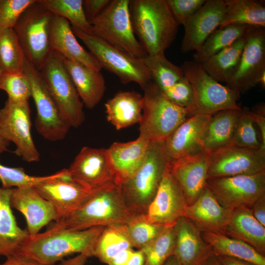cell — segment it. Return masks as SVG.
<instances>
[{"label": "cell", "mask_w": 265, "mask_h": 265, "mask_svg": "<svg viewBox=\"0 0 265 265\" xmlns=\"http://www.w3.org/2000/svg\"><path fill=\"white\" fill-rule=\"evenodd\" d=\"M150 143L138 137L128 142H114L107 149L117 185L120 186L138 169L146 157Z\"/></svg>", "instance_id": "26"}, {"label": "cell", "mask_w": 265, "mask_h": 265, "mask_svg": "<svg viewBox=\"0 0 265 265\" xmlns=\"http://www.w3.org/2000/svg\"><path fill=\"white\" fill-rule=\"evenodd\" d=\"M224 1L226 8L220 27L231 25L265 27L264 1L257 0Z\"/></svg>", "instance_id": "34"}, {"label": "cell", "mask_w": 265, "mask_h": 265, "mask_svg": "<svg viewBox=\"0 0 265 265\" xmlns=\"http://www.w3.org/2000/svg\"><path fill=\"white\" fill-rule=\"evenodd\" d=\"M108 121L117 130L140 122L143 96L134 91H120L105 104Z\"/></svg>", "instance_id": "29"}, {"label": "cell", "mask_w": 265, "mask_h": 265, "mask_svg": "<svg viewBox=\"0 0 265 265\" xmlns=\"http://www.w3.org/2000/svg\"><path fill=\"white\" fill-rule=\"evenodd\" d=\"M129 10L133 32L147 54H164L179 26L166 0H130Z\"/></svg>", "instance_id": "3"}, {"label": "cell", "mask_w": 265, "mask_h": 265, "mask_svg": "<svg viewBox=\"0 0 265 265\" xmlns=\"http://www.w3.org/2000/svg\"><path fill=\"white\" fill-rule=\"evenodd\" d=\"M105 227L73 230L53 225L47 231L29 236L16 253L43 265H54L74 253L93 256L95 247Z\"/></svg>", "instance_id": "1"}, {"label": "cell", "mask_w": 265, "mask_h": 265, "mask_svg": "<svg viewBox=\"0 0 265 265\" xmlns=\"http://www.w3.org/2000/svg\"><path fill=\"white\" fill-rule=\"evenodd\" d=\"M144 255L141 250H134L127 265H144Z\"/></svg>", "instance_id": "55"}, {"label": "cell", "mask_w": 265, "mask_h": 265, "mask_svg": "<svg viewBox=\"0 0 265 265\" xmlns=\"http://www.w3.org/2000/svg\"><path fill=\"white\" fill-rule=\"evenodd\" d=\"M49 176H30L22 167H7L0 163V181L4 188L34 186Z\"/></svg>", "instance_id": "44"}, {"label": "cell", "mask_w": 265, "mask_h": 265, "mask_svg": "<svg viewBox=\"0 0 265 265\" xmlns=\"http://www.w3.org/2000/svg\"><path fill=\"white\" fill-rule=\"evenodd\" d=\"M67 169L75 180L91 190L115 183L107 149L83 147Z\"/></svg>", "instance_id": "18"}, {"label": "cell", "mask_w": 265, "mask_h": 265, "mask_svg": "<svg viewBox=\"0 0 265 265\" xmlns=\"http://www.w3.org/2000/svg\"><path fill=\"white\" fill-rule=\"evenodd\" d=\"M212 115L195 114L187 118L163 141L169 164L204 150V139Z\"/></svg>", "instance_id": "19"}, {"label": "cell", "mask_w": 265, "mask_h": 265, "mask_svg": "<svg viewBox=\"0 0 265 265\" xmlns=\"http://www.w3.org/2000/svg\"><path fill=\"white\" fill-rule=\"evenodd\" d=\"M187 206L182 187L168 164L156 195L143 217L154 224L172 226L184 216Z\"/></svg>", "instance_id": "17"}, {"label": "cell", "mask_w": 265, "mask_h": 265, "mask_svg": "<svg viewBox=\"0 0 265 265\" xmlns=\"http://www.w3.org/2000/svg\"><path fill=\"white\" fill-rule=\"evenodd\" d=\"M11 188L0 186V256L16 253L29 237L17 224L10 203Z\"/></svg>", "instance_id": "30"}, {"label": "cell", "mask_w": 265, "mask_h": 265, "mask_svg": "<svg viewBox=\"0 0 265 265\" xmlns=\"http://www.w3.org/2000/svg\"><path fill=\"white\" fill-rule=\"evenodd\" d=\"M51 50L62 57L100 71L102 69L95 57L78 41L70 23L65 18L53 15L50 24Z\"/></svg>", "instance_id": "24"}, {"label": "cell", "mask_w": 265, "mask_h": 265, "mask_svg": "<svg viewBox=\"0 0 265 265\" xmlns=\"http://www.w3.org/2000/svg\"><path fill=\"white\" fill-rule=\"evenodd\" d=\"M53 15L36 0L22 14L13 28L25 58L38 71L52 51L50 32Z\"/></svg>", "instance_id": "10"}, {"label": "cell", "mask_w": 265, "mask_h": 265, "mask_svg": "<svg viewBox=\"0 0 265 265\" xmlns=\"http://www.w3.org/2000/svg\"><path fill=\"white\" fill-rule=\"evenodd\" d=\"M25 59L13 28L0 29V69L2 73L23 71Z\"/></svg>", "instance_id": "36"}, {"label": "cell", "mask_w": 265, "mask_h": 265, "mask_svg": "<svg viewBox=\"0 0 265 265\" xmlns=\"http://www.w3.org/2000/svg\"><path fill=\"white\" fill-rule=\"evenodd\" d=\"M232 211L222 207L206 186L197 200L187 207L184 216L201 232L225 235Z\"/></svg>", "instance_id": "22"}, {"label": "cell", "mask_w": 265, "mask_h": 265, "mask_svg": "<svg viewBox=\"0 0 265 265\" xmlns=\"http://www.w3.org/2000/svg\"><path fill=\"white\" fill-rule=\"evenodd\" d=\"M248 26L231 25L215 30L193 54V60L202 64L244 35Z\"/></svg>", "instance_id": "35"}, {"label": "cell", "mask_w": 265, "mask_h": 265, "mask_svg": "<svg viewBox=\"0 0 265 265\" xmlns=\"http://www.w3.org/2000/svg\"><path fill=\"white\" fill-rule=\"evenodd\" d=\"M265 171V150L230 144L211 152L207 179Z\"/></svg>", "instance_id": "14"}, {"label": "cell", "mask_w": 265, "mask_h": 265, "mask_svg": "<svg viewBox=\"0 0 265 265\" xmlns=\"http://www.w3.org/2000/svg\"><path fill=\"white\" fill-rule=\"evenodd\" d=\"M143 90L138 137L149 142L165 140L189 117L188 111L171 102L153 80Z\"/></svg>", "instance_id": "5"}, {"label": "cell", "mask_w": 265, "mask_h": 265, "mask_svg": "<svg viewBox=\"0 0 265 265\" xmlns=\"http://www.w3.org/2000/svg\"><path fill=\"white\" fill-rule=\"evenodd\" d=\"M130 0H111L105 9L90 23L91 35L138 59L147 53L136 39L129 10Z\"/></svg>", "instance_id": "7"}, {"label": "cell", "mask_w": 265, "mask_h": 265, "mask_svg": "<svg viewBox=\"0 0 265 265\" xmlns=\"http://www.w3.org/2000/svg\"><path fill=\"white\" fill-rule=\"evenodd\" d=\"M130 248L132 247L120 225L106 227L98 239L93 256L107 264L121 252Z\"/></svg>", "instance_id": "40"}, {"label": "cell", "mask_w": 265, "mask_h": 265, "mask_svg": "<svg viewBox=\"0 0 265 265\" xmlns=\"http://www.w3.org/2000/svg\"><path fill=\"white\" fill-rule=\"evenodd\" d=\"M37 191L50 202L56 209L59 219L81 207L93 190L75 180L67 169H64L34 186Z\"/></svg>", "instance_id": "16"}, {"label": "cell", "mask_w": 265, "mask_h": 265, "mask_svg": "<svg viewBox=\"0 0 265 265\" xmlns=\"http://www.w3.org/2000/svg\"><path fill=\"white\" fill-rule=\"evenodd\" d=\"M111 0H84L83 8L85 17L90 23L108 5Z\"/></svg>", "instance_id": "48"}, {"label": "cell", "mask_w": 265, "mask_h": 265, "mask_svg": "<svg viewBox=\"0 0 265 265\" xmlns=\"http://www.w3.org/2000/svg\"><path fill=\"white\" fill-rule=\"evenodd\" d=\"M62 58L83 105L88 109L94 108L101 101L106 91L103 75L99 71L62 56Z\"/></svg>", "instance_id": "27"}, {"label": "cell", "mask_w": 265, "mask_h": 265, "mask_svg": "<svg viewBox=\"0 0 265 265\" xmlns=\"http://www.w3.org/2000/svg\"><path fill=\"white\" fill-rule=\"evenodd\" d=\"M53 15L66 19L72 26L91 34L92 25L87 20L82 0H38Z\"/></svg>", "instance_id": "39"}, {"label": "cell", "mask_w": 265, "mask_h": 265, "mask_svg": "<svg viewBox=\"0 0 265 265\" xmlns=\"http://www.w3.org/2000/svg\"><path fill=\"white\" fill-rule=\"evenodd\" d=\"M120 226L132 248L138 250L153 242L167 227L151 223L144 219L143 215L134 216Z\"/></svg>", "instance_id": "38"}, {"label": "cell", "mask_w": 265, "mask_h": 265, "mask_svg": "<svg viewBox=\"0 0 265 265\" xmlns=\"http://www.w3.org/2000/svg\"><path fill=\"white\" fill-rule=\"evenodd\" d=\"M244 35L246 42L238 68L226 83L239 94L259 84L265 73V27L248 26Z\"/></svg>", "instance_id": "15"}, {"label": "cell", "mask_w": 265, "mask_h": 265, "mask_svg": "<svg viewBox=\"0 0 265 265\" xmlns=\"http://www.w3.org/2000/svg\"><path fill=\"white\" fill-rule=\"evenodd\" d=\"M210 153L204 150L195 155L168 163L182 187L188 206L197 200L206 186Z\"/></svg>", "instance_id": "23"}, {"label": "cell", "mask_w": 265, "mask_h": 265, "mask_svg": "<svg viewBox=\"0 0 265 265\" xmlns=\"http://www.w3.org/2000/svg\"><path fill=\"white\" fill-rule=\"evenodd\" d=\"M88 257L81 254L67 260L63 259L57 265H85Z\"/></svg>", "instance_id": "54"}, {"label": "cell", "mask_w": 265, "mask_h": 265, "mask_svg": "<svg viewBox=\"0 0 265 265\" xmlns=\"http://www.w3.org/2000/svg\"><path fill=\"white\" fill-rule=\"evenodd\" d=\"M11 208L25 217L29 236H34L51 221L59 219L52 204L44 198L34 186L11 188L10 196Z\"/></svg>", "instance_id": "20"}, {"label": "cell", "mask_w": 265, "mask_h": 265, "mask_svg": "<svg viewBox=\"0 0 265 265\" xmlns=\"http://www.w3.org/2000/svg\"><path fill=\"white\" fill-rule=\"evenodd\" d=\"M255 124L259 129L260 139L264 149H265V105L260 104L256 106L254 111H248Z\"/></svg>", "instance_id": "49"}, {"label": "cell", "mask_w": 265, "mask_h": 265, "mask_svg": "<svg viewBox=\"0 0 265 265\" xmlns=\"http://www.w3.org/2000/svg\"><path fill=\"white\" fill-rule=\"evenodd\" d=\"M0 89L8 95V100L15 102H28L31 97L30 80L24 71L2 73L0 76Z\"/></svg>", "instance_id": "42"}, {"label": "cell", "mask_w": 265, "mask_h": 265, "mask_svg": "<svg viewBox=\"0 0 265 265\" xmlns=\"http://www.w3.org/2000/svg\"><path fill=\"white\" fill-rule=\"evenodd\" d=\"M133 216L125 203L120 186L113 183L94 189L81 207L53 225L83 230L124 225Z\"/></svg>", "instance_id": "2"}, {"label": "cell", "mask_w": 265, "mask_h": 265, "mask_svg": "<svg viewBox=\"0 0 265 265\" xmlns=\"http://www.w3.org/2000/svg\"><path fill=\"white\" fill-rule=\"evenodd\" d=\"M163 265H181L176 256L174 254L171 256Z\"/></svg>", "instance_id": "58"}, {"label": "cell", "mask_w": 265, "mask_h": 265, "mask_svg": "<svg viewBox=\"0 0 265 265\" xmlns=\"http://www.w3.org/2000/svg\"><path fill=\"white\" fill-rule=\"evenodd\" d=\"M231 144L244 148L265 150L259 138L255 124L247 110H242Z\"/></svg>", "instance_id": "43"}, {"label": "cell", "mask_w": 265, "mask_h": 265, "mask_svg": "<svg viewBox=\"0 0 265 265\" xmlns=\"http://www.w3.org/2000/svg\"><path fill=\"white\" fill-rule=\"evenodd\" d=\"M249 209L254 217L265 227V195L255 201Z\"/></svg>", "instance_id": "51"}, {"label": "cell", "mask_w": 265, "mask_h": 265, "mask_svg": "<svg viewBox=\"0 0 265 265\" xmlns=\"http://www.w3.org/2000/svg\"><path fill=\"white\" fill-rule=\"evenodd\" d=\"M245 42L244 34L201 64L202 67L217 81L227 83L238 68Z\"/></svg>", "instance_id": "32"}, {"label": "cell", "mask_w": 265, "mask_h": 265, "mask_svg": "<svg viewBox=\"0 0 265 265\" xmlns=\"http://www.w3.org/2000/svg\"><path fill=\"white\" fill-rule=\"evenodd\" d=\"M72 30L102 68L115 75L123 84L137 83L144 89L152 79L141 59L133 57L101 39L72 26Z\"/></svg>", "instance_id": "8"}, {"label": "cell", "mask_w": 265, "mask_h": 265, "mask_svg": "<svg viewBox=\"0 0 265 265\" xmlns=\"http://www.w3.org/2000/svg\"><path fill=\"white\" fill-rule=\"evenodd\" d=\"M0 265H43L38 261L27 256L15 253L6 257Z\"/></svg>", "instance_id": "50"}, {"label": "cell", "mask_w": 265, "mask_h": 265, "mask_svg": "<svg viewBox=\"0 0 265 265\" xmlns=\"http://www.w3.org/2000/svg\"><path fill=\"white\" fill-rule=\"evenodd\" d=\"M222 265H258L243 260L227 256H218Z\"/></svg>", "instance_id": "53"}, {"label": "cell", "mask_w": 265, "mask_h": 265, "mask_svg": "<svg viewBox=\"0 0 265 265\" xmlns=\"http://www.w3.org/2000/svg\"><path fill=\"white\" fill-rule=\"evenodd\" d=\"M177 22L184 25L204 4L206 0H166Z\"/></svg>", "instance_id": "47"}, {"label": "cell", "mask_w": 265, "mask_h": 265, "mask_svg": "<svg viewBox=\"0 0 265 265\" xmlns=\"http://www.w3.org/2000/svg\"><path fill=\"white\" fill-rule=\"evenodd\" d=\"M2 74V72L1 71V70L0 69V76H1V75Z\"/></svg>", "instance_id": "59"}, {"label": "cell", "mask_w": 265, "mask_h": 265, "mask_svg": "<svg viewBox=\"0 0 265 265\" xmlns=\"http://www.w3.org/2000/svg\"><path fill=\"white\" fill-rule=\"evenodd\" d=\"M39 71L63 119L71 127L80 126L85 120L83 104L62 56L52 50Z\"/></svg>", "instance_id": "9"}, {"label": "cell", "mask_w": 265, "mask_h": 265, "mask_svg": "<svg viewBox=\"0 0 265 265\" xmlns=\"http://www.w3.org/2000/svg\"><path fill=\"white\" fill-rule=\"evenodd\" d=\"M152 80L163 91L184 77L182 68L171 63L164 54L148 55L141 59Z\"/></svg>", "instance_id": "37"}, {"label": "cell", "mask_w": 265, "mask_h": 265, "mask_svg": "<svg viewBox=\"0 0 265 265\" xmlns=\"http://www.w3.org/2000/svg\"><path fill=\"white\" fill-rule=\"evenodd\" d=\"M201 235L204 240L211 246L213 253L217 256L233 257L258 265H265V256L241 240L212 233L201 232Z\"/></svg>", "instance_id": "33"}, {"label": "cell", "mask_w": 265, "mask_h": 265, "mask_svg": "<svg viewBox=\"0 0 265 265\" xmlns=\"http://www.w3.org/2000/svg\"><path fill=\"white\" fill-rule=\"evenodd\" d=\"M193 89V100L188 110L189 117L195 114L212 115L225 109L241 108L237 104L240 94L220 84L194 60L186 61L181 67Z\"/></svg>", "instance_id": "6"}, {"label": "cell", "mask_w": 265, "mask_h": 265, "mask_svg": "<svg viewBox=\"0 0 265 265\" xmlns=\"http://www.w3.org/2000/svg\"><path fill=\"white\" fill-rule=\"evenodd\" d=\"M202 265H222L218 257L212 253L204 262Z\"/></svg>", "instance_id": "56"}, {"label": "cell", "mask_w": 265, "mask_h": 265, "mask_svg": "<svg viewBox=\"0 0 265 265\" xmlns=\"http://www.w3.org/2000/svg\"><path fill=\"white\" fill-rule=\"evenodd\" d=\"M36 0H0V29L13 28L24 11Z\"/></svg>", "instance_id": "45"}, {"label": "cell", "mask_w": 265, "mask_h": 265, "mask_svg": "<svg viewBox=\"0 0 265 265\" xmlns=\"http://www.w3.org/2000/svg\"><path fill=\"white\" fill-rule=\"evenodd\" d=\"M206 186L224 208H250L265 195V171L251 175L207 179Z\"/></svg>", "instance_id": "13"}, {"label": "cell", "mask_w": 265, "mask_h": 265, "mask_svg": "<svg viewBox=\"0 0 265 265\" xmlns=\"http://www.w3.org/2000/svg\"><path fill=\"white\" fill-rule=\"evenodd\" d=\"M9 142L6 140L2 136L0 132V154L8 151L7 147Z\"/></svg>", "instance_id": "57"}, {"label": "cell", "mask_w": 265, "mask_h": 265, "mask_svg": "<svg viewBox=\"0 0 265 265\" xmlns=\"http://www.w3.org/2000/svg\"><path fill=\"white\" fill-rule=\"evenodd\" d=\"M175 244L173 226L167 227L153 242L140 249L144 255V265H163L174 254Z\"/></svg>", "instance_id": "41"}, {"label": "cell", "mask_w": 265, "mask_h": 265, "mask_svg": "<svg viewBox=\"0 0 265 265\" xmlns=\"http://www.w3.org/2000/svg\"><path fill=\"white\" fill-rule=\"evenodd\" d=\"M176 244L174 255L181 265H202L213 253L200 231L188 218L181 217L173 225Z\"/></svg>", "instance_id": "25"}, {"label": "cell", "mask_w": 265, "mask_h": 265, "mask_svg": "<svg viewBox=\"0 0 265 265\" xmlns=\"http://www.w3.org/2000/svg\"><path fill=\"white\" fill-rule=\"evenodd\" d=\"M226 5L224 0H207L184 25L181 50L186 53L197 51L210 35L221 26Z\"/></svg>", "instance_id": "21"}, {"label": "cell", "mask_w": 265, "mask_h": 265, "mask_svg": "<svg viewBox=\"0 0 265 265\" xmlns=\"http://www.w3.org/2000/svg\"><path fill=\"white\" fill-rule=\"evenodd\" d=\"M242 110L225 109L212 115L205 132L204 150L212 152L232 144Z\"/></svg>", "instance_id": "31"}, {"label": "cell", "mask_w": 265, "mask_h": 265, "mask_svg": "<svg viewBox=\"0 0 265 265\" xmlns=\"http://www.w3.org/2000/svg\"><path fill=\"white\" fill-rule=\"evenodd\" d=\"M162 92L171 102L180 107L186 108L187 111L192 105V87L189 80L185 76L174 85Z\"/></svg>", "instance_id": "46"}, {"label": "cell", "mask_w": 265, "mask_h": 265, "mask_svg": "<svg viewBox=\"0 0 265 265\" xmlns=\"http://www.w3.org/2000/svg\"><path fill=\"white\" fill-rule=\"evenodd\" d=\"M164 140L150 142L141 166L120 186L125 203L134 216L146 213L168 165L163 152Z\"/></svg>", "instance_id": "4"}, {"label": "cell", "mask_w": 265, "mask_h": 265, "mask_svg": "<svg viewBox=\"0 0 265 265\" xmlns=\"http://www.w3.org/2000/svg\"><path fill=\"white\" fill-rule=\"evenodd\" d=\"M225 235L247 243L265 255V227L254 217L249 208L240 207L232 211Z\"/></svg>", "instance_id": "28"}, {"label": "cell", "mask_w": 265, "mask_h": 265, "mask_svg": "<svg viewBox=\"0 0 265 265\" xmlns=\"http://www.w3.org/2000/svg\"><path fill=\"white\" fill-rule=\"evenodd\" d=\"M134 250L132 248L121 252L107 264V265H127Z\"/></svg>", "instance_id": "52"}, {"label": "cell", "mask_w": 265, "mask_h": 265, "mask_svg": "<svg viewBox=\"0 0 265 265\" xmlns=\"http://www.w3.org/2000/svg\"><path fill=\"white\" fill-rule=\"evenodd\" d=\"M31 110L28 102L15 103L9 100L0 109V132L3 137L16 145L14 153L23 160L40 159L31 134Z\"/></svg>", "instance_id": "12"}, {"label": "cell", "mask_w": 265, "mask_h": 265, "mask_svg": "<svg viewBox=\"0 0 265 265\" xmlns=\"http://www.w3.org/2000/svg\"><path fill=\"white\" fill-rule=\"evenodd\" d=\"M23 71L31 84V97L37 110L35 125L37 132L49 141L63 139L71 127L62 117L39 71L26 58Z\"/></svg>", "instance_id": "11"}]
</instances>
